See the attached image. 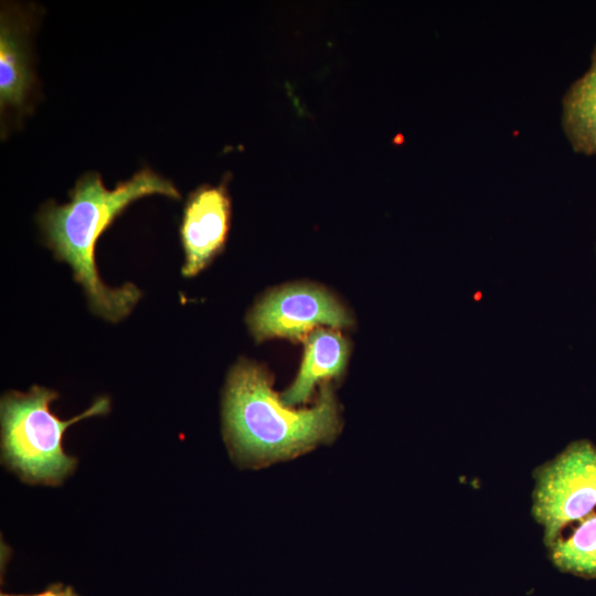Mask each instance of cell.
<instances>
[{
    "instance_id": "cell-3",
    "label": "cell",
    "mask_w": 596,
    "mask_h": 596,
    "mask_svg": "<svg viewBox=\"0 0 596 596\" xmlns=\"http://www.w3.org/2000/svg\"><path fill=\"white\" fill-rule=\"evenodd\" d=\"M55 391L34 385L26 393L9 392L1 400L2 458L31 483L58 485L76 466L62 447L65 429L86 417L106 414L109 401L97 398L84 413L61 421L50 411Z\"/></svg>"
},
{
    "instance_id": "cell-10",
    "label": "cell",
    "mask_w": 596,
    "mask_h": 596,
    "mask_svg": "<svg viewBox=\"0 0 596 596\" xmlns=\"http://www.w3.org/2000/svg\"><path fill=\"white\" fill-rule=\"evenodd\" d=\"M43 596H78L70 586L62 587V585H53L47 588Z\"/></svg>"
},
{
    "instance_id": "cell-9",
    "label": "cell",
    "mask_w": 596,
    "mask_h": 596,
    "mask_svg": "<svg viewBox=\"0 0 596 596\" xmlns=\"http://www.w3.org/2000/svg\"><path fill=\"white\" fill-rule=\"evenodd\" d=\"M562 123L576 152L596 155V45L590 67L564 96Z\"/></svg>"
},
{
    "instance_id": "cell-6",
    "label": "cell",
    "mask_w": 596,
    "mask_h": 596,
    "mask_svg": "<svg viewBox=\"0 0 596 596\" xmlns=\"http://www.w3.org/2000/svg\"><path fill=\"white\" fill-rule=\"evenodd\" d=\"M31 11L2 2L0 14V113L1 129L8 117L21 119L33 109L38 79L31 63Z\"/></svg>"
},
{
    "instance_id": "cell-4",
    "label": "cell",
    "mask_w": 596,
    "mask_h": 596,
    "mask_svg": "<svg viewBox=\"0 0 596 596\" xmlns=\"http://www.w3.org/2000/svg\"><path fill=\"white\" fill-rule=\"evenodd\" d=\"M532 515L547 553L572 546L596 532V446L570 443L533 471Z\"/></svg>"
},
{
    "instance_id": "cell-7",
    "label": "cell",
    "mask_w": 596,
    "mask_h": 596,
    "mask_svg": "<svg viewBox=\"0 0 596 596\" xmlns=\"http://www.w3.org/2000/svg\"><path fill=\"white\" fill-rule=\"evenodd\" d=\"M230 221L227 179L217 185L203 184L190 193L180 225V238L185 255L183 276L196 275L222 251Z\"/></svg>"
},
{
    "instance_id": "cell-8",
    "label": "cell",
    "mask_w": 596,
    "mask_h": 596,
    "mask_svg": "<svg viewBox=\"0 0 596 596\" xmlns=\"http://www.w3.org/2000/svg\"><path fill=\"white\" fill-rule=\"evenodd\" d=\"M348 352V343L339 333L318 329L309 334L300 371L281 396L283 403L291 406L306 402L320 380L343 371Z\"/></svg>"
},
{
    "instance_id": "cell-2",
    "label": "cell",
    "mask_w": 596,
    "mask_h": 596,
    "mask_svg": "<svg viewBox=\"0 0 596 596\" xmlns=\"http://www.w3.org/2000/svg\"><path fill=\"white\" fill-rule=\"evenodd\" d=\"M224 421L235 454L254 461L296 456L330 439L339 427L337 405L328 387L315 406L294 411L272 390L268 374L243 360L228 375Z\"/></svg>"
},
{
    "instance_id": "cell-1",
    "label": "cell",
    "mask_w": 596,
    "mask_h": 596,
    "mask_svg": "<svg viewBox=\"0 0 596 596\" xmlns=\"http://www.w3.org/2000/svg\"><path fill=\"white\" fill-rule=\"evenodd\" d=\"M161 194L179 200L171 180L149 167H143L130 179L107 189L96 171L82 174L68 192L70 201L58 204L46 201L36 215L44 243L55 258L66 263L74 279L83 287L95 315L118 322L130 313L141 297L140 289L127 283L113 288L100 279L95 246L98 237L136 200Z\"/></svg>"
},
{
    "instance_id": "cell-5",
    "label": "cell",
    "mask_w": 596,
    "mask_h": 596,
    "mask_svg": "<svg viewBox=\"0 0 596 596\" xmlns=\"http://www.w3.org/2000/svg\"><path fill=\"white\" fill-rule=\"evenodd\" d=\"M248 323L257 340L299 339L317 326H349L351 318L326 290L298 285L266 296L249 313Z\"/></svg>"
}]
</instances>
